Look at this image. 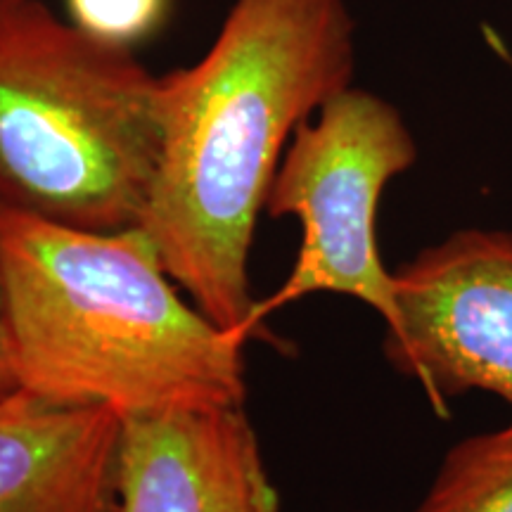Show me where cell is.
<instances>
[{
    "label": "cell",
    "mask_w": 512,
    "mask_h": 512,
    "mask_svg": "<svg viewBox=\"0 0 512 512\" xmlns=\"http://www.w3.org/2000/svg\"><path fill=\"white\" fill-rule=\"evenodd\" d=\"M501 57H503V60H505V62H508V64H512V55H510V48H503V50H501Z\"/></svg>",
    "instance_id": "obj_11"
},
{
    "label": "cell",
    "mask_w": 512,
    "mask_h": 512,
    "mask_svg": "<svg viewBox=\"0 0 512 512\" xmlns=\"http://www.w3.org/2000/svg\"><path fill=\"white\" fill-rule=\"evenodd\" d=\"M72 24L95 41L131 50L164 22L169 0H67Z\"/></svg>",
    "instance_id": "obj_9"
},
{
    "label": "cell",
    "mask_w": 512,
    "mask_h": 512,
    "mask_svg": "<svg viewBox=\"0 0 512 512\" xmlns=\"http://www.w3.org/2000/svg\"><path fill=\"white\" fill-rule=\"evenodd\" d=\"M159 157V76L36 0L0 3V204L138 226Z\"/></svg>",
    "instance_id": "obj_3"
},
{
    "label": "cell",
    "mask_w": 512,
    "mask_h": 512,
    "mask_svg": "<svg viewBox=\"0 0 512 512\" xmlns=\"http://www.w3.org/2000/svg\"><path fill=\"white\" fill-rule=\"evenodd\" d=\"M119 439L110 408L0 396V512H119Z\"/></svg>",
    "instance_id": "obj_7"
},
{
    "label": "cell",
    "mask_w": 512,
    "mask_h": 512,
    "mask_svg": "<svg viewBox=\"0 0 512 512\" xmlns=\"http://www.w3.org/2000/svg\"><path fill=\"white\" fill-rule=\"evenodd\" d=\"M17 389L15 370H12V351L8 335V318H5V294H3V273H0V396Z\"/></svg>",
    "instance_id": "obj_10"
},
{
    "label": "cell",
    "mask_w": 512,
    "mask_h": 512,
    "mask_svg": "<svg viewBox=\"0 0 512 512\" xmlns=\"http://www.w3.org/2000/svg\"><path fill=\"white\" fill-rule=\"evenodd\" d=\"M119 512H278L242 406L121 420Z\"/></svg>",
    "instance_id": "obj_6"
},
{
    "label": "cell",
    "mask_w": 512,
    "mask_h": 512,
    "mask_svg": "<svg viewBox=\"0 0 512 512\" xmlns=\"http://www.w3.org/2000/svg\"><path fill=\"white\" fill-rule=\"evenodd\" d=\"M415 512H512V422L453 446Z\"/></svg>",
    "instance_id": "obj_8"
},
{
    "label": "cell",
    "mask_w": 512,
    "mask_h": 512,
    "mask_svg": "<svg viewBox=\"0 0 512 512\" xmlns=\"http://www.w3.org/2000/svg\"><path fill=\"white\" fill-rule=\"evenodd\" d=\"M418 159V145L392 102L363 88H344L294 131L278 166L266 211L302 223L297 259L278 290L254 302L249 330L311 294H344L399 323L394 273L377 242L382 192Z\"/></svg>",
    "instance_id": "obj_4"
},
{
    "label": "cell",
    "mask_w": 512,
    "mask_h": 512,
    "mask_svg": "<svg viewBox=\"0 0 512 512\" xmlns=\"http://www.w3.org/2000/svg\"><path fill=\"white\" fill-rule=\"evenodd\" d=\"M19 389L133 415L242 406L247 335L176 290L143 226L86 230L0 204Z\"/></svg>",
    "instance_id": "obj_2"
},
{
    "label": "cell",
    "mask_w": 512,
    "mask_h": 512,
    "mask_svg": "<svg viewBox=\"0 0 512 512\" xmlns=\"http://www.w3.org/2000/svg\"><path fill=\"white\" fill-rule=\"evenodd\" d=\"M399 323L384 337L439 418L448 396L482 389L512 403V233L458 230L394 271Z\"/></svg>",
    "instance_id": "obj_5"
},
{
    "label": "cell",
    "mask_w": 512,
    "mask_h": 512,
    "mask_svg": "<svg viewBox=\"0 0 512 512\" xmlns=\"http://www.w3.org/2000/svg\"><path fill=\"white\" fill-rule=\"evenodd\" d=\"M354 69L347 0H235L207 55L159 76V157L138 226L221 328L254 337L256 221L294 131Z\"/></svg>",
    "instance_id": "obj_1"
},
{
    "label": "cell",
    "mask_w": 512,
    "mask_h": 512,
    "mask_svg": "<svg viewBox=\"0 0 512 512\" xmlns=\"http://www.w3.org/2000/svg\"><path fill=\"white\" fill-rule=\"evenodd\" d=\"M0 3H10V0H0Z\"/></svg>",
    "instance_id": "obj_12"
}]
</instances>
